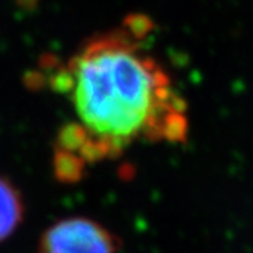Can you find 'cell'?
<instances>
[{"mask_svg":"<svg viewBox=\"0 0 253 253\" xmlns=\"http://www.w3.org/2000/svg\"><path fill=\"white\" fill-rule=\"evenodd\" d=\"M118 250L116 235L85 216H70L52 224L39 244V253H118Z\"/></svg>","mask_w":253,"mask_h":253,"instance_id":"7a4b0ae2","label":"cell"},{"mask_svg":"<svg viewBox=\"0 0 253 253\" xmlns=\"http://www.w3.org/2000/svg\"><path fill=\"white\" fill-rule=\"evenodd\" d=\"M22 195L5 177H0V243L6 240L23 220Z\"/></svg>","mask_w":253,"mask_h":253,"instance_id":"3957f363","label":"cell"},{"mask_svg":"<svg viewBox=\"0 0 253 253\" xmlns=\"http://www.w3.org/2000/svg\"><path fill=\"white\" fill-rule=\"evenodd\" d=\"M150 31L147 17L133 15L87 40L53 75L72 112L58 139L60 175L74 178L84 167L137 143H180L188 137L186 102L148 49Z\"/></svg>","mask_w":253,"mask_h":253,"instance_id":"6da1fadb","label":"cell"}]
</instances>
